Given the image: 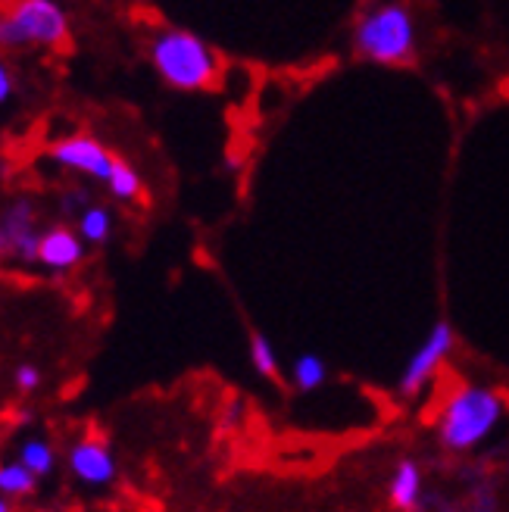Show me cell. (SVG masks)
<instances>
[{
  "instance_id": "1",
  "label": "cell",
  "mask_w": 509,
  "mask_h": 512,
  "mask_svg": "<svg viewBox=\"0 0 509 512\" xmlns=\"http://www.w3.org/2000/svg\"><path fill=\"white\" fill-rule=\"evenodd\" d=\"M503 413L506 403L494 388H485V384H460L441 406L435 422V438L447 453H472L497 431Z\"/></svg>"
},
{
  "instance_id": "2",
  "label": "cell",
  "mask_w": 509,
  "mask_h": 512,
  "mask_svg": "<svg viewBox=\"0 0 509 512\" xmlns=\"http://www.w3.org/2000/svg\"><path fill=\"white\" fill-rule=\"evenodd\" d=\"M150 60L163 82L178 91L210 88L219 75V60L207 41L182 29H163L150 41Z\"/></svg>"
},
{
  "instance_id": "3",
  "label": "cell",
  "mask_w": 509,
  "mask_h": 512,
  "mask_svg": "<svg viewBox=\"0 0 509 512\" xmlns=\"http://www.w3.org/2000/svg\"><path fill=\"white\" fill-rule=\"evenodd\" d=\"M69 38V16L57 0H10L0 10V50L60 47Z\"/></svg>"
},
{
  "instance_id": "4",
  "label": "cell",
  "mask_w": 509,
  "mask_h": 512,
  "mask_svg": "<svg viewBox=\"0 0 509 512\" xmlns=\"http://www.w3.org/2000/svg\"><path fill=\"white\" fill-rule=\"evenodd\" d=\"M416 29L403 4H381L356 25V50L372 63H403L413 57Z\"/></svg>"
},
{
  "instance_id": "5",
  "label": "cell",
  "mask_w": 509,
  "mask_h": 512,
  "mask_svg": "<svg viewBox=\"0 0 509 512\" xmlns=\"http://www.w3.org/2000/svg\"><path fill=\"white\" fill-rule=\"evenodd\" d=\"M456 347V331L447 319H438L428 328V335L422 338V344L410 353L400 378H397V397L400 400H416L431 378L438 375V369L450 360V353Z\"/></svg>"
},
{
  "instance_id": "6",
  "label": "cell",
  "mask_w": 509,
  "mask_h": 512,
  "mask_svg": "<svg viewBox=\"0 0 509 512\" xmlns=\"http://www.w3.org/2000/svg\"><path fill=\"white\" fill-rule=\"evenodd\" d=\"M47 157L54 160L57 166L69 169V172H82V175L94 178V182H104V185H107V178L113 172V163H116L113 153L91 135L60 138V141H54L47 147Z\"/></svg>"
},
{
  "instance_id": "7",
  "label": "cell",
  "mask_w": 509,
  "mask_h": 512,
  "mask_svg": "<svg viewBox=\"0 0 509 512\" xmlns=\"http://www.w3.org/2000/svg\"><path fill=\"white\" fill-rule=\"evenodd\" d=\"M66 466H69L72 478H79L82 484H88V488H107V484H113L119 475V463H116L113 450L97 438L75 441L66 453Z\"/></svg>"
},
{
  "instance_id": "8",
  "label": "cell",
  "mask_w": 509,
  "mask_h": 512,
  "mask_svg": "<svg viewBox=\"0 0 509 512\" xmlns=\"http://www.w3.org/2000/svg\"><path fill=\"white\" fill-rule=\"evenodd\" d=\"M0 235H4L7 253L19 263H38L41 232L35 228V210L29 200H13L0 219Z\"/></svg>"
},
{
  "instance_id": "9",
  "label": "cell",
  "mask_w": 509,
  "mask_h": 512,
  "mask_svg": "<svg viewBox=\"0 0 509 512\" xmlns=\"http://www.w3.org/2000/svg\"><path fill=\"white\" fill-rule=\"evenodd\" d=\"M388 503L394 512H428L425 472L416 456H400L388 478Z\"/></svg>"
},
{
  "instance_id": "10",
  "label": "cell",
  "mask_w": 509,
  "mask_h": 512,
  "mask_svg": "<svg viewBox=\"0 0 509 512\" xmlns=\"http://www.w3.org/2000/svg\"><path fill=\"white\" fill-rule=\"evenodd\" d=\"M85 241L79 238V232H72L66 225H54L41 232V244H38V263L50 272H69L85 260Z\"/></svg>"
},
{
  "instance_id": "11",
  "label": "cell",
  "mask_w": 509,
  "mask_h": 512,
  "mask_svg": "<svg viewBox=\"0 0 509 512\" xmlns=\"http://www.w3.org/2000/svg\"><path fill=\"white\" fill-rule=\"evenodd\" d=\"M460 478L469 488L466 497L460 500L463 512H500V484L491 478V469L485 463L463 466Z\"/></svg>"
},
{
  "instance_id": "12",
  "label": "cell",
  "mask_w": 509,
  "mask_h": 512,
  "mask_svg": "<svg viewBox=\"0 0 509 512\" xmlns=\"http://www.w3.org/2000/svg\"><path fill=\"white\" fill-rule=\"evenodd\" d=\"M328 381V363L319 353H300L291 363V384L300 394H313Z\"/></svg>"
},
{
  "instance_id": "13",
  "label": "cell",
  "mask_w": 509,
  "mask_h": 512,
  "mask_svg": "<svg viewBox=\"0 0 509 512\" xmlns=\"http://www.w3.org/2000/svg\"><path fill=\"white\" fill-rule=\"evenodd\" d=\"M113 235V213L104 203H88L79 213V238L85 244H107Z\"/></svg>"
},
{
  "instance_id": "14",
  "label": "cell",
  "mask_w": 509,
  "mask_h": 512,
  "mask_svg": "<svg viewBox=\"0 0 509 512\" xmlns=\"http://www.w3.org/2000/svg\"><path fill=\"white\" fill-rule=\"evenodd\" d=\"M38 475L25 469L19 459H10V463H0V494L16 500V497H32L38 491Z\"/></svg>"
},
{
  "instance_id": "15",
  "label": "cell",
  "mask_w": 509,
  "mask_h": 512,
  "mask_svg": "<svg viewBox=\"0 0 509 512\" xmlns=\"http://www.w3.org/2000/svg\"><path fill=\"white\" fill-rule=\"evenodd\" d=\"M16 459L29 472H35L38 478H44V475H50L57 469V450L50 447V441H44V438H25L19 444Z\"/></svg>"
},
{
  "instance_id": "16",
  "label": "cell",
  "mask_w": 509,
  "mask_h": 512,
  "mask_svg": "<svg viewBox=\"0 0 509 512\" xmlns=\"http://www.w3.org/2000/svg\"><path fill=\"white\" fill-rule=\"evenodd\" d=\"M107 188L116 200H125V203H138L144 197V185H141V175L135 172L132 163H125L116 157L113 163V172L107 178Z\"/></svg>"
},
{
  "instance_id": "17",
  "label": "cell",
  "mask_w": 509,
  "mask_h": 512,
  "mask_svg": "<svg viewBox=\"0 0 509 512\" xmlns=\"http://www.w3.org/2000/svg\"><path fill=\"white\" fill-rule=\"evenodd\" d=\"M247 350H250V363L257 369V375H263L269 381H282V363H278V353L263 331H253Z\"/></svg>"
},
{
  "instance_id": "18",
  "label": "cell",
  "mask_w": 509,
  "mask_h": 512,
  "mask_svg": "<svg viewBox=\"0 0 509 512\" xmlns=\"http://www.w3.org/2000/svg\"><path fill=\"white\" fill-rule=\"evenodd\" d=\"M41 381H44V372L35 363H19L16 372H13V384H16V391H22V394H35L41 388Z\"/></svg>"
},
{
  "instance_id": "19",
  "label": "cell",
  "mask_w": 509,
  "mask_h": 512,
  "mask_svg": "<svg viewBox=\"0 0 509 512\" xmlns=\"http://www.w3.org/2000/svg\"><path fill=\"white\" fill-rule=\"evenodd\" d=\"M428 512H463V506L447 494H428Z\"/></svg>"
},
{
  "instance_id": "20",
  "label": "cell",
  "mask_w": 509,
  "mask_h": 512,
  "mask_svg": "<svg viewBox=\"0 0 509 512\" xmlns=\"http://www.w3.org/2000/svg\"><path fill=\"white\" fill-rule=\"evenodd\" d=\"M10 94H13V75H10L7 63L0 60V107L7 104V100H10Z\"/></svg>"
},
{
  "instance_id": "21",
  "label": "cell",
  "mask_w": 509,
  "mask_h": 512,
  "mask_svg": "<svg viewBox=\"0 0 509 512\" xmlns=\"http://www.w3.org/2000/svg\"><path fill=\"white\" fill-rule=\"evenodd\" d=\"M85 200H88L85 191H72V194H66V203H63V207H66V210H85V207H88Z\"/></svg>"
},
{
  "instance_id": "22",
  "label": "cell",
  "mask_w": 509,
  "mask_h": 512,
  "mask_svg": "<svg viewBox=\"0 0 509 512\" xmlns=\"http://www.w3.org/2000/svg\"><path fill=\"white\" fill-rule=\"evenodd\" d=\"M0 512H16V509H13V500L4 497V494H0Z\"/></svg>"
},
{
  "instance_id": "23",
  "label": "cell",
  "mask_w": 509,
  "mask_h": 512,
  "mask_svg": "<svg viewBox=\"0 0 509 512\" xmlns=\"http://www.w3.org/2000/svg\"><path fill=\"white\" fill-rule=\"evenodd\" d=\"M7 253V244H4V235H0V256H4Z\"/></svg>"
}]
</instances>
